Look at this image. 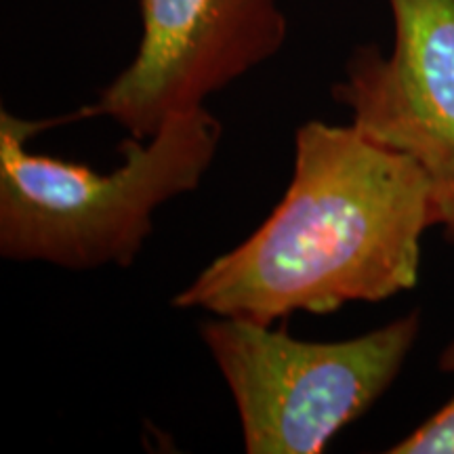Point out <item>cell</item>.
Segmentation results:
<instances>
[{
    "label": "cell",
    "instance_id": "1",
    "mask_svg": "<svg viewBox=\"0 0 454 454\" xmlns=\"http://www.w3.org/2000/svg\"><path fill=\"white\" fill-rule=\"evenodd\" d=\"M434 227L431 187L400 152L354 124L294 133L293 177L268 219L173 297L177 309L274 326L412 291Z\"/></svg>",
    "mask_w": 454,
    "mask_h": 454
},
{
    "label": "cell",
    "instance_id": "2",
    "mask_svg": "<svg viewBox=\"0 0 454 454\" xmlns=\"http://www.w3.org/2000/svg\"><path fill=\"white\" fill-rule=\"evenodd\" d=\"M78 114L26 121L0 112V254L66 270L129 268L154 230V213L198 190L217 156L223 124L207 106L168 116L152 137L121 141L122 164L34 154L30 139Z\"/></svg>",
    "mask_w": 454,
    "mask_h": 454
},
{
    "label": "cell",
    "instance_id": "3",
    "mask_svg": "<svg viewBox=\"0 0 454 454\" xmlns=\"http://www.w3.org/2000/svg\"><path fill=\"white\" fill-rule=\"evenodd\" d=\"M421 333V311L345 340L215 316L200 337L230 389L248 454H317L391 387Z\"/></svg>",
    "mask_w": 454,
    "mask_h": 454
},
{
    "label": "cell",
    "instance_id": "4",
    "mask_svg": "<svg viewBox=\"0 0 454 454\" xmlns=\"http://www.w3.org/2000/svg\"><path fill=\"white\" fill-rule=\"evenodd\" d=\"M139 9L133 61L78 110L82 121L110 118L139 139L265 64L288 34L278 0H139Z\"/></svg>",
    "mask_w": 454,
    "mask_h": 454
},
{
    "label": "cell",
    "instance_id": "5",
    "mask_svg": "<svg viewBox=\"0 0 454 454\" xmlns=\"http://www.w3.org/2000/svg\"><path fill=\"white\" fill-rule=\"evenodd\" d=\"M394 44H362L333 98L366 137L411 158L431 187L434 227L454 247V0H387Z\"/></svg>",
    "mask_w": 454,
    "mask_h": 454
},
{
    "label": "cell",
    "instance_id": "6",
    "mask_svg": "<svg viewBox=\"0 0 454 454\" xmlns=\"http://www.w3.org/2000/svg\"><path fill=\"white\" fill-rule=\"evenodd\" d=\"M440 371L454 374V339L438 360ZM389 454H454V395L406 438L387 448Z\"/></svg>",
    "mask_w": 454,
    "mask_h": 454
}]
</instances>
